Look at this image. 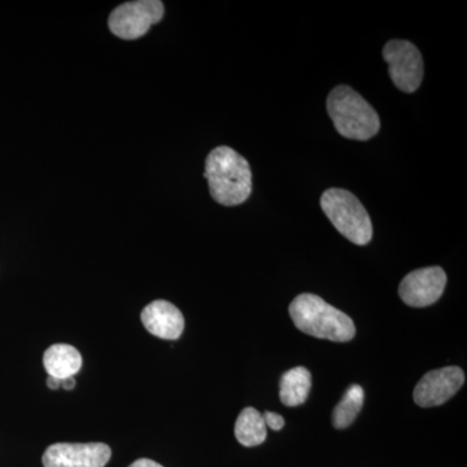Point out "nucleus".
<instances>
[{"mask_svg":"<svg viewBox=\"0 0 467 467\" xmlns=\"http://www.w3.org/2000/svg\"><path fill=\"white\" fill-rule=\"evenodd\" d=\"M204 177L209 192L218 204L225 207L242 204L252 192V171L247 160L230 147L212 150L205 160Z\"/></svg>","mask_w":467,"mask_h":467,"instance_id":"1","label":"nucleus"},{"mask_svg":"<svg viewBox=\"0 0 467 467\" xmlns=\"http://www.w3.org/2000/svg\"><path fill=\"white\" fill-rule=\"evenodd\" d=\"M290 316L300 331L318 339L346 343L356 335L352 318L317 295L301 294L295 297L290 306Z\"/></svg>","mask_w":467,"mask_h":467,"instance_id":"2","label":"nucleus"},{"mask_svg":"<svg viewBox=\"0 0 467 467\" xmlns=\"http://www.w3.org/2000/svg\"><path fill=\"white\" fill-rule=\"evenodd\" d=\"M326 106L337 133L348 140H368L379 131L376 109L349 86L335 88Z\"/></svg>","mask_w":467,"mask_h":467,"instance_id":"3","label":"nucleus"},{"mask_svg":"<svg viewBox=\"0 0 467 467\" xmlns=\"http://www.w3.org/2000/svg\"><path fill=\"white\" fill-rule=\"evenodd\" d=\"M321 208L335 229L358 245L368 244L373 238L370 216L352 192L330 189L321 198Z\"/></svg>","mask_w":467,"mask_h":467,"instance_id":"4","label":"nucleus"},{"mask_svg":"<svg viewBox=\"0 0 467 467\" xmlns=\"http://www.w3.org/2000/svg\"><path fill=\"white\" fill-rule=\"evenodd\" d=\"M164 3L160 0H137L113 9L109 18L110 32L125 41L142 38L150 26L164 17Z\"/></svg>","mask_w":467,"mask_h":467,"instance_id":"5","label":"nucleus"},{"mask_svg":"<svg viewBox=\"0 0 467 467\" xmlns=\"http://www.w3.org/2000/svg\"><path fill=\"white\" fill-rule=\"evenodd\" d=\"M383 57L396 88L410 94L422 84V55L413 43L393 39L384 46Z\"/></svg>","mask_w":467,"mask_h":467,"instance_id":"6","label":"nucleus"},{"mask_svg":"<svg viewBox=\"0 0 467 467\" xmlns=\"http://www.w3.org/2000/svg\"><path fill=\"white\" fill-rule=\"evenodd\" d=\"M110 456L112 451L104 442H57L46 450L42 462L45 467H104Z\"/></svg>","mask_w":467,"mask_h":467,"instance_id":"7","label":"nucleus"},{"mask_svg":"<svg viewBox=\"0 0 467 467\" xmlns=\"http://www.w3.org/2000/svg\"><path fill=\"white\" fill-rule=\"evenodd\" d=\"M447 275L439 266L423 267L409 273L399 285V295L409 306L425 308L441 299Z\"/></svg>","mask_w":467,"mask_h":467,"instance_id":"8","label":"nucleus"},{"mask_svg":"<svg viewBox=\"0 0 467 467\" xmlns=\"http://www.w3.org/2000/svg\"><path fill=\"white\" fill-rule=\"evenodd\" d=\"M465 383V374L459 367H448L429 371L418 382L413 398L418 407L431 408L444 404L460 391Z\"/></svg>","mask_w":467,"mask_h":467,"instance_id":"9","label":"nucleus"},{"mask_svg":"<svg viewBox=\"0 0 467 467\" xmlns=\"http://www.w3.org/2000/svg\"><path fill=\"white\" fill-rule=\"evenodd\" d=\"M142 324L150 334L160 339L175 340L184 328L182 312L167 300H155L142 310Z\"/></svg>","mask_w":467,"mask_h":467,"instance_id":"10","label":"nucleus"},{"mask_svg":"<svg viewBox=\"0 0 467 467\" xmlns=\"http://www.w3.org/2000/svg\"><path fill=\"white\" fill-rule=\"evenodd\" d=\"M43 365L50 377L60 380L75 378L81 370L82 356L69 344H54L43 355Z\"/></svg>","mask_w":467,"mask_h":467,"instance_id":"11","label":"nucleus"},{"mask_svg":"<svg viewBox=\"0 0 467 467\" xmlns=\"http://www.w3.org/2000/svg\"><path fill=\"white\" fill-rule=\"evenodd\" d=\"M312 389V374L306 368H291L281 378L279 396L285 407H299L308 399Z\"/></svg>","mask_w":467,"mask_h":467,"instance_id":"12","label":"nucleus"},{"mask_svg":"<svg viewBox=\"0 0 467 467\" xmlns=\"http://www.w3.org/2000/svg\"><path fill=\"white\" fill-rule=\"evenodd\" d=\"M235 436L244 447H257L267 438L263 414L254 408H244L235 423Z\"/></svg>","mask_w":467,"mask_h":467,"instance_id":"13","label":"nucleus"},{"mask_svg":"<svg viewBox=\"0 0 467 467\" xmlns=\"http://www.w3.org/2000/svg\"><path fill=\"white\" fill-rule=\"evenodd\" d=\"M364 400V389L358 384H352L344 393L342 400L334 409L333 423L335 429L343 430L352 425L353 420L361 411Z\"/></svg>","mask_w":467,"mask_h":467,"instance_id":"14","label":"nucleus"},{"mask_svg":"<svg viewBox=\"0 0 467 467\" xmlns=\"http://www.w3.org/2000/svg\"><path fill=\"white\" fill-rule=\"evenodd\" d=\"M263 417L264 420H265L266 427H270V429L275 430V431H279V430L284 429L285 418L279 416V414L273 413V411H265Z\"/></svg>","mask_w":467,"mask_h":467,"instance_id":"15","label":"nucleus"},{"mask_svg":"<svg viewBox=\"0 0 467 467\" xmlns=\"http://www.w3.org/2000/svg\"><path fill=\"white\" fill-rule=\"evenodd\" d=\"M129 467H164L160 465V463L155 462V461L149 459H140L135 461L134 463H131Z\"/></svg>","mask_w":467,"mask_h":467,"instance_id":"16","label":"nucleus"},{"mask_svg":"<svg viewBox=\"0 0 467 467\" xmlns=\"http://www.w3.org/2000/svg\"><path fill=\"white\" fill-rule=\"evenodd\" d=\"M61 387L67 391H72L76 387V379L75 378H67V379L61 380Z\"/></svg>","mask_w":467,"mask_h":467,"instance_id":"17","label":"nucleus"},{"mask_svg":"<svg viewBox=\"0 0 467 467\" xmlns=\"http://www.w3.org/2000/svg\"><path fill=\"white\" fill-rule=\"evenodd\" d=\"M47 386L48 389H55V391H57V389H60L61 387V380L57 379V378L48 376Z\"/></svg>","mask_w":467,"mask_h":467,"instance_id":"18","label":"nucleus"}]
</instances>
